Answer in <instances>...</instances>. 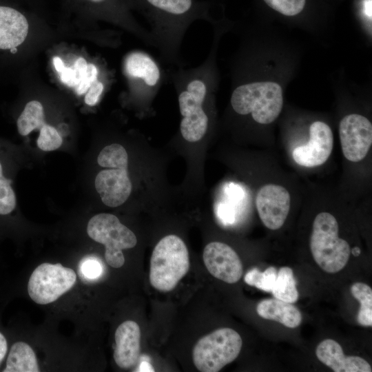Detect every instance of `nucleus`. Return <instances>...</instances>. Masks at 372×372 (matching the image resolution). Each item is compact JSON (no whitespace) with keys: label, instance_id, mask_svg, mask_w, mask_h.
I'll return each instance as SVG.
<instances>
[{"label":"nucleus","instance_id":"nucleus-10","mask_svg":"<svg viewBox=\"0 0 372 372\" xmlns=\"http://www.w3.org/2000/svg\"><path fill=\"white\" fill-rule=\"evenodd\" d=\"M339 136L344 157L359 162L366 157L372 144L371 123L362 115L348 114L340 121Z\"/></svg>","mask_w":372,"mask_h":372},{"label":"nucleus","instance_id":"nucleus-11","mask_svg":"<svg viewBox=\"0 0 372 372\" xmlns=\"http://www.w3.org/2000/svg\"><path fill=\"white\" fill-rule=\"evenodd\" d=\"M256 209L264 225L277 230L285 223L291 206V196L284 187L266 184L258 190L256 198Z\"/></svg>","mask_w":372,"mask_h":372},{"label":"nucleus","instance_id":"nucleus-8","mask_svg":"<svg viewBox=\"0 0 372 372\" xmlns=\"http://www.w3.org/2000/svg\"><path fill=\"white\" fill-rule=\"evenodd\" d=\"M123 72L133 96L147 105L167 80L159 63L141 50L129 52L123 60Z\"/></svg>","mask_w":372,"mask_h":372},{"label":"nucleus","instance_id":"nucleus-32","mask_svg":"<svg viewBox=\"0 0 372 372\" xmlns=\"http://www.w3.org/2000/svg\"><path fill=\"white\" fill-rule=\"evenodd\" d=\"M60 78L61 81L68 86L76 87V81L74 70L72 67L67 68L65 66L61 72H60Z\"/></svg>","mask_w":372,"mask_h":372},{"label":"nucleus","instance_id":"nucleus-39","mask_svg":"<svg viewBox=\"0 0 372 372\" xmlns=\"http://www.w3.org/2000/svg\"><path fill=\"white\" fill-rule=\"evenodd\" d=\"M10 51L12 53H15L17 51V48H13L10 49Z\"/></svg>","mask_w":372,"mask_h":372},{"label":"nucleus","instance_id":"nucleus-6","mask_svg":"<svg viewBox=\"0 0 372 372\" xmlns=\"http://www.w3.org/2000/svg\"><path fill=\"white\" fill-rule=\"evenodd\" d=\"M242 341L230 328H220L201 338L192 351L193 362L201 372H217L239 355Z\"/></svg>","mask_w":372,"mask_h":372},{"label":"nucleus","instance_id":"nucleus-1","mask_svg":"<svg viewBox=\"0 0 372 372\" xmlns=\"http://www.w3.org/2000/svg\"><path fill=\"white\" fill-rule=\"evenodd\" d=\"M143 14L161 61L176 68L185 67L180 55L183 38L196 21H211L209 3L200 0H127Z\"/></svg>","mask_w":372,"mask_h":372},{"label":"nucleus","instance_id":"nucleus-28","mask_svg":"<svg viewBox=\"0 0 372 372\" xmlns=\"http://www.w3.org/2000/svg\"><path fill=\"white\" fill-rule=\"evenodd\" d=\"M276 12L288 17L300 14L304 8L306 0H263Z\"/></svg>","mask_w":372,"mask_h":372},{"label":"nucleus","instance_id":"nucleus-4","mask_svg":"<svg viewBox=\"0 0 372 372\" xmlns=\"http://www.w3.org/2000/svg\"><path fill=\"white\" fill-rule=\"evenodd\" d=\"M189 252L183 240L168 235L156 245L150 258L149 282L158 291H172L189 269Z\"/></svg>","mask_w":372,"mask_h":372},{"label":"nucleus","instance_id":"nucleus-24","mask_svg":"<svg viewBox=\"0 0 372 372\" xmlns=\"http://www.w3.org/2000/svg\"><path fill=\"white\" fill-rule=\"evenodd\" d=\"M97 162L102 167L127 168L128 155L123 146L112 143L102 149L98 155Z\"/></svg>","mask_w":372,"mask_h":372},{"label":"nucleus","instance_id":"nucleus-16","mask_svg":"<svg viewBox=\"0 0 372 372\" xmlns=\"http://www.w3.org/2000/svg\"><path fill=\"white\" fill-rule=\"evenodd\" d=\"M318 359L335 372H371V366L364 358L345 355L340 344L326 339L317 346Z\"/></svg>","mask_w":372,"mask_h":372},{"label":"nucleus","instance_id":"nucleus-29","mask_svg":"<svg viewBox=\"0 0 372 372\" xmlns=\"http://www.w3.org/2000/svg\"><path fill=\"white\" fill-rule=\"evenodd\" d=\"M99 70L96 65L93 63H88L87 68L82 80L76 87V93L79 95L85 93L94 82L99 80Z\"/></svg>","mask_w":372,"mask_h":372},{"label":"nucleus","instance_id":"nucleus-3","mask_svg":"<svg viewBox=\"0 0 372 372\" xmlns=\"http://www.w3.org/2000/svg\"><path fill=\"white\" fill-rule=\"evenodd\" d=\"M230 103L237 114H251L256 123L269 124L281 112L282 90L279 84L271 81L242 83L234 89Z\"/></svg>","mask_w":372,"mask_h":372},{"label":"nucleus","instance_id":"nucleus-31","mask_svg":"<svg viewBox=\"0 0 372 372\" xmlns=\"http://www.w3.org/2000/svg\"><path fill=\"white\" fill-rule=\"evenodd\" d=\"M105 87V83L101 80H97L94 82L85 94V103L90 106L96 105L104 92Z\"/></svg>","mask_w":372,"mask_h":372},{"label":"nucleus","instance_id":"nucleus-22","mask_svg":"<svg viewBox=\"0 0 372 372\" xmlns=\"http://www.w3.org/2000/svg\"><path fill=\"white\" fill-rule=\"evenodd\" d=\"M45 124V114L42 104L38 101L28 102L17 122V130L21 136H27L35 129Z\"/></svg>","mask_w":372,"mask_h":372},{"label":"nucleus","instance_id":"nucleus-7","mask_svg":"<svg viewBox=\"0 0 372 372\" xmlns=\"http://www.w3.org/2000/svg\"><path fill=\"white\" fill-rule=\"evenodd\" d=\"M88 236L96 242L105 245V258L114 268H120L125 263L123 249L135 247V234L123 225L114 215L101 213L92 217L87 226Z\"/></svg>","mask_w":372,"mask_h":372},{"label":"nucleus","instance_id":"nucleus-5","mask_svg":"<svg viewBox=\"0 0 372 372\" xmlns=\"http://www.w3.org/2000/svg\"><path fill=\"white\" fill-rule=\"evenodd\" d=\"M310 249L315 262L324 271L335 273L347 264L351 249L338 236L336 218L328 212L319 213L313 223Z\"/></svg>","mask_w":372,"mask_h":372},{"label":"nucleus","instance_id":"nucleus-17","mask_svg":"<svg viewBox=\"0 0 372 372\" xmlns=\"http://www.w3.org/2000/svg\"><path fill=\"white\" fill-rule=\"evenodd\" d=\"M29 30L27 17L14 7L0 3V49L10 50L21 45Z\"/></svg>","mask_w":372,"mask_h":372},{"label":"nucleus","instance_id":"nucleus-30","mask_svg":"<svg viewBox=\"0 0 372 372\" xmlns=\"http://www.w3.org/2000/svg\"><path fill=\"white\" fill-rule=\"evenodd\" d=\"M103 271L100 262L94 259L85 260L81 265V272L87 278L96 279L99 277Z\"/></svg>","mask_w":372,"mask_h":372},{"label":"nucleus","instance_id":"nucleus-34","mask_svg":"<svg viewBox=\"0 0 372 372\" xmlns=\"http://www.w3.org/2000/svg\"><path fill=\"white\" fill-rule=\"evenodd\" d=\"M53 64H54V66L56 70L59 73L61 72V71L65 68V65H64L62 60L61 59V58H59L58 56H54L53 58Z\"/></svg>","mask_w":372,"mask_h":372},{"label":"nucleus","instance_id":"nucleus-25","mask_svg":"<svg viewBox=\"0 0 372 372\" xmlns=\"http://www.w3.org/2000/svg\"><path fill=\"white\" fill-rule=\"evenodd\" d=\"M278 271L276 267H269L261 272L257 268L249 270L245 276V282L266 292H271L277 278Z\"/></svg>","mask_w":372,"mask_h":372},{"label":"nucleus","instance_id":"nucleus-18","mask_svg":"<svg viewBox=\"0 0 372 372\" xmlns=\"http://www.w3.org/2000/svg\"><path fill=\"white\" fill-rule=\"evenodd\" d=\"M256 311L262 318L278 322L289 328L298 327L302 320V313L296 307L277 298L261 300Z\"/></svg>","mask_w":372,"mask_h":372},{"label":"nucleus","instance_id":"nucleus-35","mask_svg":"<svg viewBox=\"0 0 372 372\" xmlns=\"http://www.w3.org/2000/svg\"><path fill=\"white\" fill-rule=\"evenodd\" d=\"M138 371H154V368L147 362H143L139 366Z\"/></svg>","mask_w":372,"mask_h":372},{"label":"nucleus","instance_id":"nucleus-23","mask_svg":"<svg viewBox=\"0 0 372 372\" xmlns=\"http://www.w3.org/2000/svg\"><path fill=\"white\" fill-rule=\"evenodd\" d=\"M351 291L355 298L360 302L358 313V322L364 327L372 326V289L366 284L358 282L351 287Z\"/></svg>","mask_w":372,"mask_h":372},{"label":"nucleus","instance_id":"nucleus-2","mask_svg":"<svg viewBox=\"0 0 372 372\" xmlns=\"http://www.w3.org/2000/svg\"><path fill=\"white\" fill-rule=\"evenodd\" d=\"M216 45L200 65L176 68L168 72L167 79L175 87L180 115V132L188 142H198L207 134L209 116L205 109L216 87Z\"/></svg>","mask_w":372,"mask_h":372},{"label":"nucleus","instance_id":"nucleus-26","mask_svg":"<svg viewBox=\"0 0 372 372\" xmlns=\"http://www.w3.org/2000/svg\"><path fill=\"white\" fill-rule=\"evenodd\" d=\"M62 142L61 136L54 127L44 124L40 128L37 143L41 150L45 152L55 150L61 147Z\"/></svg>","mask_w":372,"mask_h":372},{"label":"nucleus","instance_id":"nucleus-9","mask_svg":"<svg viewBox=\"0 0 372 372\" xmlns=\"http://www.w3.org/2000/svg\"><path fill=\"white\" fill-rule=\"evenodd\" d=\"M76 280V275L73 269L60 263H42L31 274L28 292L34 302L47 304L69 291Z\"/></svg>","mask_w":372,"mask_h":372},{"label":"nucleus","instance_id":"nucleus-19","mask_svg":"<svg viewBox=\"0 0 372 372\" xmlns=\"http://www.w3.org/2000/svg\"><path fill=\"white\" fill-rule=\"evenodd\" d=\"M94 6L96 9L104 12L107 16L117 18L118 20H123L128 23L137 32L138 38L146 44V45L155 48L154 40L149 30L143 28L132 19L126 11V8L120 0H83Z\"/></svg>","mask_w":372,"mask_h":372},{"label":"nucleus","instance_id":"nucleus-21","mask_svg":"<svg viewBox=\"0 0 372 372\" xmlns=\"http://www.w3.org/2000/svg\"><path fill=\"white\" fill-rule=\"evenodd\" d=\"M296 284L293 270L289 267H283L278 272L271 292L275 298L289 303H295L299 296Z\"/></svg>","mask_w":372,"mask_h":372},{"label":"nucleus","instance_id":"nucleus-36","mask_svg":"<svg viewBox=\"0 0 372 372\" xmlns=\"http://www.w3.org/2000/svg\"><path fill=\"white\" fill-rule=\"evenodd\" d=\"M364 12L369 18L371 19V0H367L364 4Z\"/></svg>","mask_w":372,"mask_h":372},{"label":"nucleus","instance_id":"nucleus-20","mask_svg":"<svg viewBox=\"0 0 372 372\" xmlns=\"http://www.w3.org/2000/svg\"><path fill=\"white\" fill-rule=\"evenodd\" d=\"M3 372L39 371L35 353L31 347L23 342L14 343L6 360Z\"/></svg>","mask_w":372,"mask_h":372},{"label":"nucleus","instance_id":"nucleus-14","mask_svg":"<svg viewBox=\"0 0 372 372\" xmlns=\"http://www.w3.org/2000/svg\"><path fill=\"white\" fill-rule=\"evenodd\" d=\"M94 185L103 203L110 207L123 205L132 189L127 168L102 170L96 175Z\"/></svg>","mask_w":372,"mask_h":372},{"label":"nucleus","instance_id":"nucleus-27","mask_svg":"<svg viewBox=\"0 0 372 372\" xmlns=\"http://www.w3.org/2000/svg\"><path fill=\"white\" fill-rule=\"evenodd\" d=\"M11 183L3 176L0 179V215L11 213L16 207V196Z\"/></svg>","mask_w":372,"mask_h":372},{"label":"nucleus","instance_id":"nucleus-37","mask_svg":"<svg viewBox=\"0 0 372 372\" xmlns=\"http://www.w3.org/2000/svg\"><path fill=\"white\" fill-rule=\"evenodd\" d=\"M352 252H353V254L354 256H358L359 254H360V251H359V249H358L357 247L354 248V249H353V251H352Z\"/></svg>","mask_w":372,"mask_h":372},{"label":"nucleus","instance_id":"nucleus-13","mask_svg":"<svg viewBox=\"0 0 372 372\" xmlns=\"http://www.w3.org/2000/svg\"><path fill=\"white\" fill-rule=\"evenodd\" d=\"M203 259L208 271L227 283L237 282L242 275V264L238 255L225 243H208L204 248Z\"/></svg>","mask_w":372,"mask_h":372},{"label":"nucleus","instance_id":"nucleus-33","mask_svg":"<svg viewBox=\"0 0 372 372\" xmlns=\"http://www.w3.org/2000/svg\"><path fill=\"white\" fill-rule=\"evenodd\" d=\"M8 351V343L5 336L0 332V365Z\"/></svg>","mask_w":372,"mask_h":372},{"label":"nucleus","instance_id":"nucleus-15","mask_svg":"<svg viewBox=\"0 0 372 372\" xmlns=\"http://www.w3.org/2000/svg\"><path fill=\"white\" fill-rule=\"evenodd\" d=\"M114 360L121 369H127L136 365L141 348V330L133 320H126L116 329Z\"/></svg>","mask_w":372,"mask_h":372},{"label":"nucleus","instance_id":"nucleus-38","mask_svg":"<svg viewBox=\"0 0 372 372\" xmlns=\"http://www.w3.org/2000/svg\"><path fill=\"white\" fill-rule=\"evenodd\" d=\"M2 176H3V169H2L1 164L0 163V179L2 178Z\"/></svg>","mask_w":372,"mask_h":372},{"label":"nucleus","instance_id":"nucleus-12","mask_svg":"<svg viewBox=\"0 0 372 372\" xmlns=\"http://www.w3.org/2000/svg\"><path fill=\"white\" fill-rule=\"evenodd\" d=\"M333 146V136L330 127L322 121H315L309 127L308 143L296 147L292 152V156L301 166L317 167L327 161Z\"/></svg>","mask_w":372,"mask_h":372}]
</instances>
